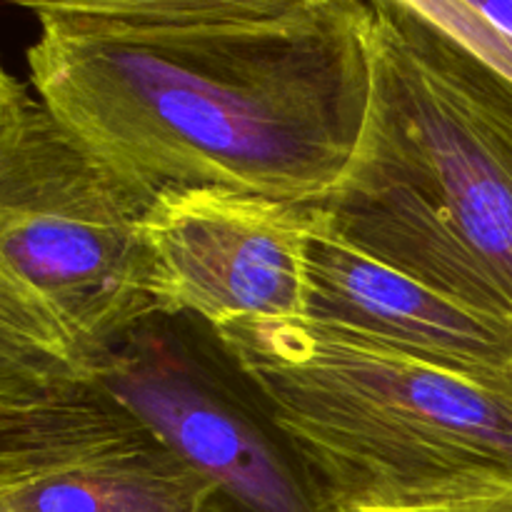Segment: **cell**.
I'll use <instances>...</instances> for the list:
<instances>
[{"instance_id": "1", "label": "cell", "mask_w": 512, "mask_h": 512, "mask_svg": "<svg viewBox=\"0 0 512 512\" xmlns=\"http://www.w3.org/2000/svg\"><path fill=\"white\" fill-rule=\"evenodd\" d=\"M35 93L128 180L315 205L353 158L368 105L370 0L235 23L43 15Z\"/></svg>"}, {"instance_id": "2", "label": "cell", "mask_w": 512, "mask_h": 512, "mask_svg": "<svg viewBox=\"0 0 512 512\" xmlns=\"http://www.w3.org/2000/svg\"><path fill=\"white\" fill-rule=\"evenodd\" d=\"M368 105L315 223L512 320V80L405 0H370Z\"/></svg>"}, {"instance_id": "3", "label": "cell", "mask_w": 512, "mask_h": 512, "mask_svg": "<svg viewBox=\"0 0 512 512\" xmlns=\"http://www.w3.org/2000/svg\"><path fill=\"white\" fill-rule=\"evenodd\" d=\"M345 512L512 480V383H485L305 318L213 325Z\"/></svg>"}, {"instance_id": "4", "label": "cell", "mask_w": 512, "mask_h": 512, "mask_svg": "<svg viewBox=\"0 0 512 512\" xmlns=\"http://www.w3.org/2000/svg\"><path fill=\"white\" fill-rule=\"evenodd\" d=\"M153 198L90 155L30 83L0 78V345L93 370L158 315Z\"/></svg>"}, {"instance_id": "5", "label": "cell", "mask_w": 512, "mask_h": 512, "mask_svg": "<svg viewBox=\"0 0 512 512\" xmlns=\"http://www.w3.org/2000/svg\"><path fill=\"white\" fill-rule=\"evenodd\" d=\"M215 508V485L93 375L0 345V512Z\"/></svg>"}, {"instance_id": "6", "label": "cell", "mask_w": 512, "mask_h": 512, "mask_svg": "<svg viewBox=\"0 0 512 512\" xmlns=\"http://www.w3.org/2000/svg\"><path fill=\"white\" fill-rule=\"evenodd\" d=\"M88 373L215 485L223 512H345L205 320L150 315Z\"/></svg>"}, {"instance_id": "7", "label": "cell", "mask_w": 512, "mask_h": 512, "mask_svg": "<svg viewBox=\"0 0 512 512\" xmlns=\"http://www.w3.org/2000/svg\"><path fill=\"white\" fill-rule=\"evenodd\" d=\"M313 205L225 188L165 190L145 215L160 313L210 325L305 318Z\"/></svg>"}, {"instance_id": "8", "label": "cell", "mask_w": 512, "mask_h": 512, "mask_svg": "<svg viewBox=\"0 0 512 512\" xmlns=\"http://www.w3.org/2000/svg\"><path fill=\"white\" fill-rule=\"evenodd\" d=\"M305 320L465 378L512 383V320L468 308L318 223L305 263Z\"/></svg>"}, {"instance_id": "9", "label": "cell", "mask_w": 512, "mask_h": 512, "mask_svg": "<svg viewBox=\"0 0 512 512\" xmlns=\"http://www.w3.org/2000/svg\"><path fill=\"white\" fill-rule=\"evenodd\" d=\"M43 15L130 20V23H235L308 13L328 0H8Z\"/></svg>"}, {"instance_id": "10", "label": "cell", "mask_w": 512, "mask_h": 512, "mask_svg": "<svg viewBox=\"0 0 512 512\" xmlns=\"http://www.w3.org/2000/svg\"><path fill=\"white\" fill-rule=\"evenodd\" d=\"M405 3H410L413 8H418L420 13L428 15L433 23H438L440 28L448 30L450 35H455L460 43L468 45L478 58H483L485 63L493 65L498 73H503L505 78L512 80L510 35H505L503 30L485 23L475 10H470L468 5L460 3V0H405Z\"/></svg>"}, {"instance_id": "11", "label": "cell", "mask_w": 512, "mask_h": 512, "mask_svg": "<svg viewBox=\"0 0 512 512\" xmlns=\"http://www.w3.org/2000/svg\"><path fill=\"white\" fill-rule=\"evenodd\" d=\"M350 512H512V480L485 485L470 493L448 498L423 500V503L388 505V508H358Z\"/></svg>"}, {"instance_id": "12", "label": "cell", "mask_w": 512, "mask_h": 512, "mask_svg": "<svg viewBox=\"0 0 512 512\" xmlns=\"http://www.w3.org/2000/svg\"><path fill=\"white\" fill-rule=\"evenodd\" d=\"M460 3L468 5L485 23L503 30L505 35L512 38V0H460Z\"/></svg>"}, {"instance_id": "13", "label": "cell", "mask_w": 512, "mask_h": 512, "mask_svg": "<svg viewBox=\"0 0 512 512\" xmlns=\"http://www.w3.org/2000/svg\"><path fill=\"white\" fill-rule=\"evenodd\" d=\"M215 512H223V510H220V508H215Z\"/></svg>"}]
</instances>
